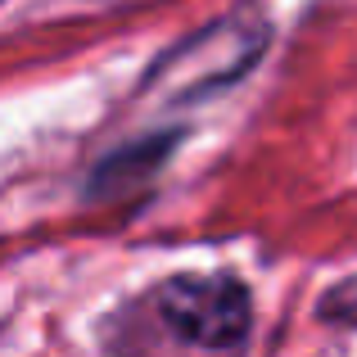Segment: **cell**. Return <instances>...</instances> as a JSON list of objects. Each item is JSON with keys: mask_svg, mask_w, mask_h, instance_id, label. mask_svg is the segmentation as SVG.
Wrapping results in <instances>:
<instances>
[{"mask_svg": "<svg viewBox=\"0 0 357 357\" xmlns=\"http://www.w3.org/2000/svg\"><path fill=\"white\" fill-rule=\"evenodd\" d=\"M262 45H267V27L262 23H240V18L208 23L199 36L181 41L176 50H167L158 59V68L149 73V86L172 100L213 96L218 86H231L258 63Z\"/></svg>", "mask_w": 357, "mask_h": 357, "instance_id": "cell-2", "label": "cell"}, {"mask_svg": "<svg viewBox=\"0 0 357 357\" xmlns=\"http://www.w3.org/2000/svg\"><path fill=\"white\" fill-rule=\"evenodd\" d=\"M181 145V131H154L145 140H131V145L114 149L96 163L86 185V199H122V195L145 190L158 176V167L172 158V149Z\"/></svg>", "mask_w": 357, "mask_h": 357, "instance_id": "cell-3", "label": "cell"}, {"mask_svg": "<svg viewBox=\"0 0 357 357\" xmlns=\"http://www.w3.org/2000/svg\"><path fill=\"white\" fill-rule=\"evenodd\" d=\"M317 317L331 321V326H357V271L317 298Z\"/></svg>", "mask_w": 357, "mask_h": 357, "instance_id": "cell-4", "label": "cell"}, {"mask_svg": "<svg viewBox=\"0 0 357 357\" xmlns=\"http://www.w3.org/2000/svg\"><path fill=\"white\" fill-rule=\"evenodd\" d=\"M140 312L195 357H236L253 335V298L236 276H167L140 298Z\"/></svg>", "mask_w": 357, "mask_h": 357, "instance_id": "cell-1", "label": "cell"}]
</instances>
